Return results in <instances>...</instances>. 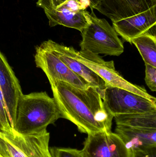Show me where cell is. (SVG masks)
I'll list each match as a JSON object with an SVG mask.
<instances>
[{"label":"cell","mask_w":156,"mask_h":157,"mask_svg":"<svg viewBox=\"0 0 156 157\" xmlns=\"http://www.w3.org/2000/svg\"><path fill=\"white\" fill-rule=\"evenodd\" d=\"M61 118L73 123L87 134L111 131L114 116L106 108L100 89L76 87L58 80L50 84Z\"/></svg>","instance_id":"1"},{"label":"cell","mask_w":156,"mask_h":157,"mask_svg":"<svg viewBox=\"0 0 156 157\" xmlns=\"http://www.w3.org/2000/svg\"><path fill=\"white\" fill-rule=\"evenodd\" d=\"M60 118L55 99L45 91L23 94L17 101L13 130L22 135L40 132Z\"/></svg>","instance_id":"2"},{"label":"cell","mask_w":156,"mask_h":157,"mask_svg":"<svg viewBox=\"0 0 156 157\" xmlns=\"http://www.w3.org/2000/svg\"><path fill=\"white\" fill-rule=\"evenodd\" d=\"M90 14L89 23L81 32V50L114 56L123 53V43L114 28L106 19L97 17L93 10Z\"/></svg>","instance_id":"3"},{"label":"cell","mask_w":156,"mask_h":157,"mask_svg":"<svg viewBox=\"0 0 156 157\" xmlns=\"http://www.w3.org/2000/svg\"><path fill=\"white\" fill-rule=\"evenodd\" d=\"M68 50L74 59L102 78L106 86L124 89L156 102V98L148 93L144 88L129 82L117 71L113 61H105L99 55L87 51H78L72 47H68Z\"/></svg>","instance_id":"4"},{"label":"cell","mask_w":156,"mask_h":157,"mask_svg":"<svg viewBox=\"0 0 156 157\" xmlns=\"http://www.w3.org/2000/svg\"><path fill=\"white\" fill-rule=\"evenodd\" d=\"M0 137L4 141L9 157H52L47 130L27 135L14 131L11 134L0 132Z\"/></svg>","instance_id":"5"},{"label":"cell","mask_w":156,"mask_h":157,"mask_svg":"<svg viewBox=\"0 0 156 157\" xmlns=\"http://www.w3.org/2000/svg\"><path fill=\"white\" fill-rule=\"evenodd\" d=\"M100 93L106 108L114 117L156 111V102L124 89L107 86L100 90Z\"/></svg>","instance_id":"6"},{"label":"cell","mask_w":156,"mask_h":157,"mask_svg":"<svg viewBox=\"0 0 156 157\" xmlns=\"http://www.w3.org/2000/svg\"><path fill=\"white\" fill-rule=\"evenodd\" d=\"M34 60L36 66L45 73L50 84L60 80L78 88L91 86L88 81L72 71L56 55L41 44L36 47Z\"/></svg>","instance_id":"7"},{"label":"cell","mask_w":156,"mask_h":157,"mask_svg":"<svg viewBox=\"0 0 156 157\" xmlns=\"http://www.w3.org/2000/svg\"><path fill=\"white\" fill-rule=\"evenodd\" d=\"M81 150L83 157H131L121 137L111 131L88 135Z\"/></svg>","instance_id":"8"},{"label":"cell","mask_w":156,"mask_h":157,"mask_svg":"<svg viewBox=\"0 0 156 157\" xmlns=\"http://www.w3.org/2000/svg\"><path fill=\"white\" fill-rule=\"evenodd\" d=\"M44 11L51 27L62 25L82 32L90 20L89 12L82 8L79 0H67L56 9Z\"/></svg>","instance_id":"9"},{"label":"cell","mask_w":156,"mask_h":157,"mask_svg":"<svg viewBox=\"0 0 156 157\" xmlns=\"http://www.w3.org/2000/svg\"><path fill=\"white\" fill-rule=\"evenodd\" d=\"M156 6L130 17L113 22L118 36L132 44L133 39L145 34L156 35Z\"/></svg>","instance_id":"10"},{"label":"cell","mask_w":156,"mask_h":157,"mask_svg":"<svg viewBox=\"0 0 156 157\" xmlns=\"http://www.w3.org/2000/svg\"><path fill=\"white\" fill-rule=\"evenodd\" d=\"M0 88L6 111L13 129L17 101L23 94L19 80L3 54L0 51Z\"/></svg>","instance_id":"11"},{"label":"cell","mask_w":156,"mask_h":157,"mask_svg":"<svg viewBox=\"0 0 156 157\" xmlns=\"http://www.w3.org/2000/svg\"><path fill=\"white\" fill-rule=\"evenodd\" d=\"M41 44L56 55L72 71L88 81L91 86L100 90L106 87V84L102 78L71 55L68 47L59 44L51 40L44 41Z\"/></svg>","instance_id":"12"},{"label":"cell","mask_w":156,"mask_h":157,"mask_svg":"<svg viewBox=\"0 0 156 157\" xmlns=\"http://www.w3.org/2000/svg\"><path fill=\"white\" fill-rule=\"evenodd\" d=\"M151 7L149 0H102L97 10L114 22L140 13Z\"/></svg>","instance_id":"13"},{"label":"cell","mask_w":156,"mask_h":157,"mask_svg":"<svg viewBox=\"0 0 156 157\" xmlns=\"http://www.w3.org/2000/svg\"><path fill=\"white\" fill-rule=\"evenodd\" d=\"M115 131L131 152L156 146V130L117 125Z\"/></svg>","instance_id":"14"},{"label":"cell","mask_w":156,"mask_h":157,"mask_svg":"<svg viewBox=\"0 0 156 157\" xmlns=\"http://www.w3.org/2000/svg\"><path fill=\"white\" fill-rule=\"evenodd\" d=\"M116 125L156 130V111L119 114L114 117Z\"/></svg>","instance_id":"15"},{"label":"cell","mask_w":156,"mask_h":157,"mask_svg":"<svg viewBox=\"0 0 156 157\" xmlns=\"http://www.w3.org/2000/svg\"><path fill=\"white\" fill-rule=\"evenodd\" d=\"M135 45L145 64L156 67V36L145 34L133 39Z\"/></svg>","instance_id":"16"},{"label":"cell","mask_w":156,"mask_h":157,"mask_svg":"<svg viewBox=\"0 0 156 157\" xmlns=\"http://www.w3.org/2000/svg\"><path fill=\"white\" fill-rule=\"evenodd\" d=\"M0 126L3 133L11 134L14 130L11 126L9 116L6 111L2 93L0 88Z\"/></svg>","instance_id":"17"},{"label":"cell","mask_w":156,"mask_h":157,"mask_svg":"<svg viewBox=\"0 0 156 157\" xmlns=\"http://www.w3.org/2000/svg\"><path fill=\"white\" fill-rule=\"evenodd\" d=\"M49 149L52 157H83L81 150L77 149L52 147Z\"/></svg>","instance_id":"18"},{"label":"cell","mask_w":156,"mask_h":157,"mask_svg":"<svg viewBox=\"0 0 156 157\" xmlns=\"http://www.w3.org/2000/svg\"><path fill=\"white\" fill-rule=\"evenodd\" d=\"M146 76L145 80L147 85L151 90H156V67L145 64Z\"/></svg>","instance_id":"19"},{"label":"cell","mask_w":156,"mask_h":157,"mask_svg":"<svg viewBox=\"0 0 156 157\" xmlns=\"http://www.w3.org/2000/svg\"><path fill=\"white\" fill-rule=\"evenodd\" d=\"M67 0H38L37 5L44 10L56 9L65 2Z\"/></svg>","instance_id":"20"},{"label":"cell","mask_w":156,"mask_h":157,"mask_svg":"<svg viewBox=\"0 0 156 157\" xmlns=\"http://www.w3.org/2000/svg\"><path fill=\"white\" fill-rule=\"evenodd\" d=\"M131 152V157H156V146Z\"/></svg>","instance_id":"21"},{"label":"cell","mask_w":156,"mask_h":157,"mask_svg":"<svg viewBox=\"0 0 156 157\" xmlns=\"http://www.w3.org/2000/svg\"><path fill=\"white\" fill-rule=\"evenodd\" d=\"M82 8L86 10L88 7H90L91 10L93 9L98 10L102 0H79Z\"/></svg>","instance_id":"22"},{"label":"cell","mask_w":156,"mask_h":157,"mask_svg":"<svg viewBox=\"0 0 156 157\" xmlns=\"http://www.w3.org/2000/svg\"><path fill=\"white\" fill-rule=\"evenodd\" d=\"M0 132H2L0 126ZM7 151L4 141L0 137V157H7Z\"/></svg>","instance_id":"23"},{"label":"cell","mask_w":156,"mask_h":157,"mask_svg":"<svg viewBox=\"0 0 156 157\" xmlns=\"http://www.w3.org/2000/svg\"><path fill=\"white\" fill-rule=\"evenodd\" d=\"M151 6H156V0H149Z\"/></svg>","instance_id":"24"}]
</instances>
